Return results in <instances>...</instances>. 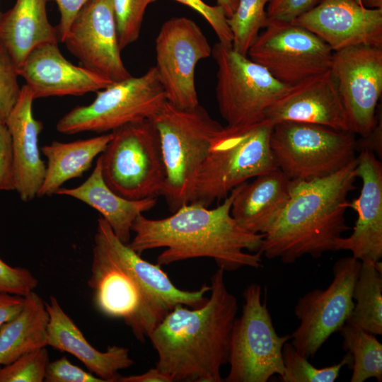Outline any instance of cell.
I'll use <instances>...</instances> for the list:
<instances>
[{
	"label": "cell",
	"instance_id": "5bb4252c",
	"mask_svg": "<svg viewBox=\"0 0 382 382\" xmlns=\"http://www.w3.org/2000/svg\"><path fill=\"white\" fill-rule=\"evenodd\" d=\"M155 66L166 100L181 109L199 104L195 83L198 62L212 55V47L199 25L185 17L163 23L156 38Z\"/></svg>",
	"mask_w": 382,
	"mask_h": 382
},
{
	"label": "cell",
	"instance_id": "7c38bea8",
	"mask_svg": "<svg viewBox=\"0 0 382 382\" xmlns=\"http://www.w3.org/2000/svg\"><path fill=\"white\" fill-rule=\"evenodd\" d=\"M247 56L281 83L293 86L330 70L334 52L321 38L293 22L267 19Z\"/></svg>",
	"mask_w": 382,
	"mask_h": 382
},
{
	"label": "cell",
	"instance_id": "d4e9b609",
	"mask_svg": "<svg viewBox=\"0 0 382 382\" xmlns=\"http://www.w3.org/2000/svg\"><path fill=\"white\" fill-rule=\"evenodd\" d=\"M48 0H16L0 17V42L13 58L17 68L36 47L59 41L56 27L49 22Z\"/></svg>",
	"mask_w": 382,
	"mask_h": 382
},
{
	"label": "cell",
	"instance_id": "30bf717a",
	"mask_svg": "<svg viewBox=\"0 0 382 382\" xmlns=\"http://www.w3.org/2000/svg\"><path fill=\"white\" fill-rule=\"evenodd\" d=\"M261 286L250 284L244 290L242 313L234 322L226 382H267L284 371L282 347L291 335L279 336Z\"/></svg>",
	"mask_w": 382,
	"mask_h": 382
},
{
	"label": "cell",
	"instance_id": "6da1fadb",
	"mask_svg": "<svg viewBox=\"0 0 382 382\" xmlns=\"http://www.w3.org/2000/svg\"><path fill=\"white\" fill-rule=\"evenodd\" d=\"M88 286L104 315L122 318L144 342L175 306L196 308L207 300L209 287L197 291L176 287L161 266L141 257L120 240L103 219L97 221Z\"/></svg>",
	"mask_w": 382,
	"mask_h": 382
},
{
	"label": "cell",
	"instance_id": "ac0fdd59",
	"mask_svg": "<svg viewBox=\"0 0 382 382\" xmlns=\"http://www.w3.org/2000/svg\"><path fill=\"white\" fill-rule=\"evenodd\" d=\"M18 73L25 81L35 100L50 96H83L114 83L83 66L69 62L54 42L35 47L18 67Z\"/></svg>",
	"mask_w": 382,
	"mask_h": 382
},
{
	"label": "cell",
	"instance_id": "2e32d148",
	"mask_svg": "<svg viewBox=\"0 0 382 382\" xmlns=\"http://www.w3.org/2000/svg\"><path fill=\"white\" fill-rule=\"evenodd\" d=\"M62 42L83 66L112 82L132 76L121 58L111 0H89Z\"/></svg>",
	"mask_w": 382,
	"mask_h": 382
},
{
	"label": "cell",
	"instance_id": "ab89813d",
	"mask_svg": "<svg viewBox=\"0 0 382 382\" xmlns=\"http://www.w3.org/2000/svg\"><path fill=\"white\" fill-rule=\"evenodd\" d=\"M89 0H55L60 13V19L56 27L59 41L64 40L74 18Z\"/></svg>",
	"mask_w": 382,
	"mask_h": 382
},
{
	"label": "cell",
	"instance_id": "277c9868",
	"mask_svg": "<svg viewBox=\"0 0 382 382\" xmlns=\"http://www.w3.org/2000/svg\"><path fill=\"white\" fill-rule=\"evenodd\" d=\"M357 158L320 178L291 180L290 197L279 217L264 234L259 252L285 264L309 255L336 251L338 240L350 229L346 224L348 194L354 187Z\"/></svg>",
	"mask_w": 382,
	"mask_h": 382
},
{
	"label": "cell",
	"instance_id": "7402d4cb",
	"mask_svg": "<svg viewBox=\"0 0 382 382\" xmlns=\"http://www.w3.org/2000/svg\"><path fill=\"white\" fill-rule=\"evenodd\" d=\"M46 308L49 314L47 346L72 354L105 382H117L119 371L133 365L125 347L110 345L105 352L94 348L54 296L50 297Z\"/></svg>",
	"mask_w": 382,
	"mask_h": 382
},
{
	"label": "cell",
	"instance_id": "ffe728a7",
	"mask_svg": "<svg viewBox=\"0 0 382 382\" xmlns=\"http://www.w3.org/2000/svg\"><path fill=\"white\" fill-rule=\"evenodd\" d=\"M357 158L362 187L349 208L357 213V219L351 235L338 240L336 251H350L361 262H378L382 257V164L367 150L360 151Z\"/></svg>",
	"mask_w": 382,
	"mask_h": 382
},
{
	"label": "cell",
	"instance_id": "52a82bcc",
	"mask_svg": "<svg viewBox=\"0 0 382 382\" xmlns=\"http://www.w3.org/2000/svg\"><path fill=\"white\" fill-rule=\"evenodd\" d=\"M100 155L108 186L129 199L161 195L165 166L158 132L151 119L125 125L114 131Z\"/></svg>",
	"mask_w": 382,
	"mask_h": 382
},
{
	"label": "cell",
	"instance_id": "4fadbf2b",
	"mask_svg": "<svg viewBox=\"0 0 382 382\" xmlns=\"http://www.w3.org/2000/svg\"><path fill=\"white\" fill-rule=\"evenodd\" d=\"M361 262L352 256L338 259L332 267L330 284L325 289H314L299 299L294 312L300 323L291 335V343L304 357H314L350 316Z\"/></svg>",
	"mask_w": 382,
	"mask_h": 382
},
{
	"label": "cell",
	"instance_id": "3957f363",
	"mask_svg": "<svg viewBox=\"0 0 382 382\" xmlns=\"http://www.w3.org/2000/svg\"><path fill=\"white\" fill-rule=\"evenodd\" d=\"M225 271L211 277L210 296L191 309L178 304L151 332L157 352L156 368L173 381L221 382V366L228 364L232 330L238 304L228 290Z\"/></svg>",
	"mask_w": 382,
	"mask_h": 382
},
{
	"label": "cell",
	"instance_id": "f35d334b",
	"mask_svg": "<svg viewBox=\"0 0 382 382\" xmlns=\"http://www.w3.org/2000/svg\"><path fill=\"white\" fill-rule=\"evenodd\" d=\"M2 191H14V186L11 137L6 124L0 121V192Z\"/></svg>",
	"mask_w": 382,
	"mask_h": 382
},
{
	"label": "cell",
	"instance_id": "e575fe53",
	"mask_svg": "<svg viewBox=\"0 0 382 382\" xmlns=\"http://www.w3.org/2000/svg\"><path fill=\"white\" fill-rule=\"evenodd\" d=\"M38 284L32 272L22 267H12L0 257V294L25 296Z\"/></svg>",
	"mask_w": 382,
	"mask_h": 382
},
{
	"label": "cell",
	"instance_id": "b9f144b4",
	"mask_svg": "<svg viewBox=\"0 0 382 382\" xmlns=\"http://www.w3.org/2000/svg\"><path fill=\"white\" fill-rule=\"evenodd\" d=\"M25 297L9 294H0V328L14 318L23 308Z\"/></svg>",
	"mask_w": 382,
	"mask_h": 382
},
{
	"label": "cell",
	"instance_id": "d590c367",
	"mask_svg": "<svg viewBox=\"0 0 382 382\" xmlns=\"http://www.w3.org/2000/svg\"><path fill=\"white\" fill-rule=\"evenodd\" d=\"M192 8L199 13L215 32L219 42L232 46L233 35L228 24L227 17L223 8L218 6H211L202 0H174Z\"/></svg>",
	"mask_w": 382,
	"mask_h": 382
},
{
	"label": "cell",
	"instance_id": "44dd1931",
	"mask_svg": "<svg viewBox=\"0 0 382 382\" xmlns=\"http://www.w3.org/2000/svg\"><path fill=\"white\" fill-rule=\"evenodd\" d=\"M34 100L29 87L23 86L6 122L11 137L14 191L25 202L37 197L46 173V164L41 158L38 145L43 125L34 117Z\"/></svg>",
	"mask_w": 382,
	"mask_h": 382
},
{
	"label": "cell",
	"instance_id": "484cf974",
	"mask_svg": "<svg viewBox=\"0 0 382 382\" xmlns=\"http://www.w3.org/2000/svg\"><path fill=\"white\" fill-rule=\"evenodd\" d=\"M112 132L70 142L53 141L41 147L47 158L46 173L37 197L56 195L67 181L90 169L111 139Z\"/></svg>",
	"mask_w": 382,
	"mask_h": 382
},
{
	"label": "cell",
	"instance_id": "4316f807",
	"mask_svg": "<svg viewBox=\"0 0 382 382\" xmlns=\"http://www.w3.org/2000/svg\"><path fill=\"white\" fill-rule=\"evenodd\" d=\"M24 297L21 311L0 328V366L47 346L46 303L34 291Z\"/></svg>",
	"mask_w": 382,
	"mask_h": 382
},
{
	"label": "cell",
	"instance_id": "d6986e66",
	"mask_svg": "<svg viewBox=\"0 0 382 382\" xmlns=\"http://www.w3.org/2000/svg\"><path fill=\"white\" fill-rule=\"evenodd\" d=\"M273 125L299 122L349 132L348 120L330 70L293 86L265 111Z\"/></svg>",
	"mask_w": 382,
	"mask_h": 382
},
{
	"label": "cell",
	"instance_id": "5b68a950",
	"mask_svg": "<svg viewBox=\"0 0 382 382\" xmlns=\"http://www.w3.org/2000/svg\"><path fill=\"white\" fill-rule=\"evenodd\" d=\"M273 126L264 119L223 127L211 142L190 203L209 207L248 180L278 168L270 148Z\"/></svg>",
	"mask_w": 382,
	"mask_h": 382
},
{
	"label": "cell",
	"instance_id": "603a6c76",
	"mask_svg": "<svg viewBox=\"0 0 382 382\" xmlns=\"http://www.w3.org/2000/svg\"><path fill=\"white\" fill-rule=\"evenodd\" d=\"M290 183L277 168L241 185L231 204L232 216L245 229L264 235L286 205Z\"/></svg>",
	"mask_w": 382,
	"mask_h": 382
},
{
	"label": "cell",
	"instance_id": "60d3db41",
	"mask_svg": "<svg viewBox=\"0 0 382 382\" xmlns=\"http://www.w3.org/2000/svg\"><path fill=\"white\" fill-rule=\"evenodd\" d=\"M356 150L359 152L361 150H367L373 152L378 157H381L382 153V121L381 115L378 118L376 125L372 131L365 137H361L356 139Z\"/></svg>",
	"mask_w": 382,
	"mask_h": 382
},
{
	"label": "cell",
	"instance_id": "8992f818",
	"mask_svg": "<svg viewBox=\"0 0 382 382\" xmlns=\"http://www.w3.org/2000/svg\"><path fill=\"white\" fill-rule=\"evenodd\" d=\"M151 120L158 134L165 166L161 195L174 212L191 202L211 142L223 127L199 105L181 109L168 101Z\"/></svg>",
	"mask_w": 382,
	"mask_h": 382
},
{
	"label": "cell",
	"instance_id": "bcb514c9",
	"mask_svg": "<svg viewBox=\"0 0 382 382\" xmlns=\"http://www.w3.org/2000/svg\"><path fill=\"white\" fill-rule=\"evenodd\" d=\"M1 14H2V13H1V11H0V17H1Z\"/></svg>",
	"mask_w": 382,
	"mask_h": 382
},
{
	"label": "cell",
	"instance_id": "9a60e30c",
	"mask_svg": "<svg viewBox=\"0 0 382 382\" xmlns=\"http://www.w3.org/2000/svg\"><path fill=\"white\" fill-rule=\"evenodd\" d=\"M330 71L349 132L366 136L378 118L376 112L382 93V47L356 45L335 51Z\"/></svg>",
	"mask_w": 382,
	"mask_h": 382
},
{
	"label": "cell",
	"instance_id": "f6af8a7d",
	"mask_svg": "<svg viewBox=\"0 0 382 382\" xmlns=\"http://www.w3.org/2000/svg\"><path fill=\"white\" fill-rule=\"evenodd\" d=\"M363 5L369 8H382L381 0H361Z\"/></svg>",
	"mask_w": 382,
	"mask_h": 382
},
{
	"label": "cell",
	"instance_id": "e0dca14e",
	"mask_svg": "<svg viewBox=\"0 0 382 382\" xmlns=\"http://www.w3.org/2000/svg\"><path fill=\"white\" fill-rule=\"evenodd\" d=\"M326 42L333 52L356 45L382 47V8L361 0H319L294 21Z\"/></svg>",
	"mask_w": 382,
	"mask_h": 382
},
{
	"label": "cell",
	"instance_id": "8fae6325",
	"mask_svg": "<svg viewBox=\"0 0 382 382\" xmlns=\"http://www.w3.org/2000/svg\"><path fill=\"white\" fill-rule=\"evenodd\" d=\"M217 65L216 94L228 125L265 119L267 109L288 89L262 65L219 42L212 48Z\"/></svg>",
	"mask_w": 382,
	"mask_h": 382
},
{
	"label": "cell",
	"instance_id": "7bdbcfd3",
	"mask_svg": "<svg viewBox=\"0 0 382 382\" xmlns=\"http://www.w3.org/2000/svg\"><path fill=\"white\" fill-rule=\"evenodd\" d=\"M117 382H173V381L168 376L155 367L139 375L128 376L120 375Z\"/></svg>",
	"mask_w": 382,
	"mask_h": 382
},
{
	"label": "cell",
	"instance_id": "ba28073f",
	"mask_svg": "<svg viewBox=\"0 0 382 382\" xmlns=\"http://www.w3.org/2000/svg\"><path fill=\"white\" fill-rule=\"evenodd\" d=\"M270 148L277 168L290 180L323 178L357 158L354 134L306 122L274 125Z\"/></svg>",
	"mask_w": 382,
	"mask_h": 382
},
{
	"label": "cell",
	"instance_id": "8d00e7d4",
	"mask_svg": "<svg viewBox=\"0 0 382 382\" xmlns=\"http://www.w3.org/2000/svg\"><path fill=\"white\" fill-rule=\"evenodd\" d=\"M45 382H105L100 377L73 364L66 357L49 361L45 371Z\"/></svg>",
	"mask_w": 382,
	"mask_h": 382
},
{
	"label": "cell",
	"instance_id": "d6a6232c",
	"mask_svg": "<svg viewBox=\"0 0 382 382\" xmlns=\"http://www.w3.org/2000/svg\"><path fill=\"white\" fill-rule=\"evenodd\" d=\"M49 361L46 347L24 354L0 366V382H42Z\"/></svg>",
	"mask_w": 382,
	"mask_h": 382
},
{
	"label": "cell",
	"instance_id": "836d02e7",
	"mask_svg": "<svg viewBox=\"0 0 382 382\" xmlns=\"http://www.w3.org/2000/svg\"><path fill=\"white\" fill-rule=\"evenodd\" d=\"M18 68L6 47L0 42V121L6 122L21 94Z\"/></svg>",
	"mask_w": 382,
	"mask_h": 382
},
{
	"label": "cell",
	"instance_id": "f1b7e54d",
	"mask_svg": "<svg viewBox=\"0 0 382 382\" xmlns=\"http://www.w3.org/2000/svg\"><path fill=\"white\" fill-rule=\"evenodd\" d=\"M342 349L352 357L351 382H364L374 378L382 381V344L376 335L345 323L339 330Z\"/></svg>",
	"mask_w": 382,
	"mask_h": 382
},
{
	"label": "cell",
	"instance_id": "1f68e13d",
	"mask_svg": "<svg viewBox=\"0 0 382 382\" xmlns=\"http://www.w3.org/2000/svg\"><path fill=\"white\" fill-rule=\"evenodd\" d=\"M156 0H111L120 49L137 40L147 6Z\"/></svg>",
	"mask_w": 382,
	"mask_h": 382
},
{
	"label": "cell",
	"instance_id": "cb8c5ba5",
	"mask_svg": "<svg viewBox=\"0 0 382 382\" xmlns=\"http://www.w3.org/2000/svg\"><path fill=\"white\" fill-rule=\"evenodd\" d=\"M56 195L71 197L97 210L125 243L129 242L136 218L153 209L157 202L156 197L129 199L112 191L103 178L100 156L91 174L82 184L72 188L61 187Z\"/></svg>",
	"mask_w": 382,
	"mask_h": 382
},
{
	"label": "cell",
	"instance_id": "9c48e42d",
	"mask_svg": "<svg viewBox=\"0 0 382 382\" xmlns=\"http://www.w3.org/2000/svg\"><path fill=\"white\" fill-rule=\"evenodd\" d=\"M167 101L155 66L139 76L114 82L97 91L88 105L77 106L57 123V130L71 135L107 133L130 122L151 119Z\"/></svg>",
	"mask_w": 382,
	"mask_h": 382
},
{
	"label": "cell",
	"instance_id": "4dcf8cb0",
	"mask_svg": "<svg viewBox=\"0 0 382 382\" xmlns=\"http://www.w3.org/2000/svg\"><path fill=\"white\" fill-rule=\"evenodd\" d=\"M284 371L280 377L284 382H334L340 375L342 368L352 366V357L347 352L342 360L332 366L317 368L312 365L294 348L291 342H286L282 351Z\"/></svg>",
	"mask_w": 382,
	"mask_h": 382
},
{
	"label": "cell",
	"instance_id": "83f0119b",
	"mask_svg": "<svg viewBox=\"0 0 382 382\" xmlns=\"http://www.w3.org/2000/svg\"><path fill=\"white\" fill-rule=\"evenodd\" d=\"M355 301L346 323L375 335H382V264L381 261L361 262L353 294Z\"/></svg>",
	"mask_w": 382,
	"mask_h": 382
},
{
	"label": "cell",
	"instance_id": "7a4b0ae2",
	"mask_svg": "<svg viewBox=\"0 0 382 382\" xmlns=\"http://www.w3.org/2000/svg\"><path fill=\"white\" fill-rule=\"evenodd\" d=\"M239 186L214 209L192 202L163 219L139 215L132 224L134 236L128 245L139 255L148 250L165 248L156 258L159 266L209 257L225 272L262 267L259 251L264 235L245 229L231 214Z\"/></svg>",
	"mask_w": 382,
	"mask_h": 382
},
{
	"label": "cell",
	"instance_id": "f546056e",
	"mask_svg": "<svg viewBox=\"0 0 382 382\" xmlns=\"http://www.w3.org/2000/svg\"><path fill=\"white\" fill-rule=\"evenodd\" d=\"M270 0H238L233 14L227 18L233 35L232 47L243 55L267 22L266 8Z\"/></svg>",
	"mask_w": 382,
	"mask_h": 382
},
{
	"label": "cell",
	"instance_id": "74e56055",
	"mask_svg": "<svg viewBox=\"0 0 382 382\" xmlns=\"http://www.w3.org/2000/svg\"><path fill=\"white\" fill-rule=\"evenodd\" d=\"M319 0H270L266 12L268 19L292 22L313 8Z\"/></svg>",
	"mask_w": 382,
	"mask_h": 382
},
{
	"label": "cell",
	"instance_id": "ee69618b",
	"mask_svg": "<svg viewBox=\"0 0 382 382\" xmlns=\"http://www.w3.org/2000/svg\"><path fill=\"white\" fill-rule=\"evenodd\" d=\"M217 5L221 6L227 17L230 18L235 12L238 0H216Z\"/></svg>",
	"mask_w": 382,
	"mask_h": 382
}]
</instances>
